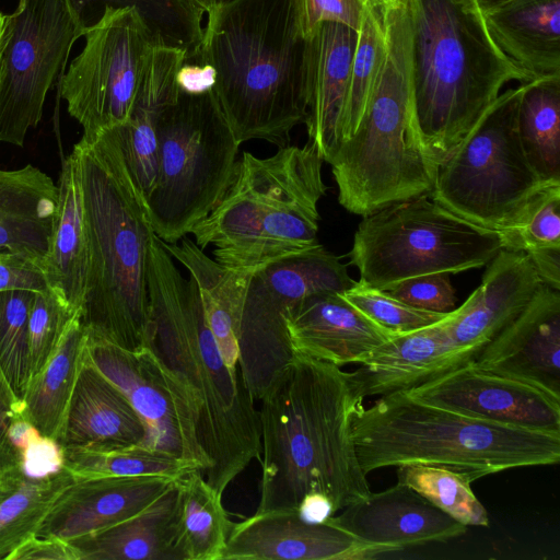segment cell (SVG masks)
<instances>
[{"mask_svg": "<svg viewBox=\"0 0 560 560\" xmlns=\"http://www.w3.org/2000/svg\"><path fill=\"white\" fill-rule=\"evenodd\" d=\"M58 185L38 167L0 170V248L44 265L58 208Z\"/></svg>", "mask_w": 560, "mask_h": 560, "instance_id": "28", "label": "cell"}, {"mask_svg": "<svg viewBox=\"0 0 560 560\" xmlns=\"http://www.w3.org/2000/svg\"><path fill=\"white\" fill-rule=\"evenodd\" d=\"M162 244L195 279L224 362L233 370L240 369L238 334L250 275L222 266L190 238L184 237L174 244L162 241Z\"/></svg>", "mask_w": 560, "mask_h": 560, "instance_id": "31", "label": "cell"}, {"mask_svg": "<svg viewBox=\"0 0 560 560\" xmlns=\"http://www.w3.org/2000/svg\"><path fill=\"white\" fill-rule=\"evenodd\" d=\"M328 163L339 203L354 214L364 217L433 189L438 164L411 105L408 0L387 1L384 54L369 103Z\"/></svg>", "mask_w": 560, "mask_h": 560, "instance_id": "8", "label": "cell"}, {"mask_svg": "<svg viewBox=\"0 0 560 560\" xmlns=\"http://www.w3.org/2000/svg\"><path fill=\"white\" fill-rule=\"evenodd\" d=\"M517 114L525 154L546 184H560V75L522 83Z\"/></svg>", "mask_w": 560, "mask_h": 560, "instance_id": "34", "label": "cell"}, {"mask_svg": "<svg viewBox=\"0 0 560 560\" xmlns=\"http://www.w3.org/2000/svg\"><path fill=\"white\" fill-rule=\"evenodd\" d=\"M176 479L162 476L74 478L36 536L71 540L119 523L152 503Z\"/></svg>", "mask_w": 560, "mask_h": 560, "instance_id": "21", "label": "cell"}, {"mask_svg": "<svg viewBox=\"0 0 560 560\" xmlns=\"http://www.w3.org/2000/svg\"><path fill=\"white\" fill-rule=\"evenodd\" d=\"M82 36L60 94L83 136L92 137L128 120L151 54L163 44L133 8H106Z\"/></svg>", "mask_w": 560, "mask_h": 560, "instance_id": "13", "label": "cell"}, {"mask_svg": "<svg viewBox=\"0 0 560 560\" xmlns=\"http://www.w3.org/2000/svg\"><path fill=\"white\" fill-rule=\"evenodd\" d=\"M357 456L368 475L384 467L432 465L472 482L503 470L555 465L560 432L532 430L460 415L400 390L361 407L352 422Z\"/></svg>", "mask_w": 560, "mask_h": 560, "instance_id": "7", "label": "cell"}, {"mask_svg": "<svg viewBox=\"0 0 560 560\" xmlns=\"http://www.w3.org/2000/svg\"><path fill=\"white\" fill-rule=\"evenodd\" d=\"M5 560H79V556L67 540L35 536L16 548Z\"/></svg>", "mask_w": 560, "mask_h": 560, "instance_id": "48", "label": "cell"}, {"mask_svg": "<svg viewBox=\"0 0 560 560\" xmlns=\"http://www.w3.org/2000/svg\"><path fill=\"white\" fill-rule=\"evenodd\" d=\"M78 314L50 288L36 292L28 318L30 381L54 355L67 326Z\"/></svg>", "mask_w": 560, "mask_h": 560, "instance_id": "42", "label": "cell"}, {"mask_svg": "<svg viewBox=\"0 0 560 560\" xmlns=\"http://www.w3.org/2000/svg\"><path fill=\"white\" fill-rule=\"evenodd\" d=\"M347 267L323 245L277 260L250 275L238 334L240 370L260 400L294 359L285 318L306 299L355 284Z\"/></svg>", "mask_w": 560, "mask_h": 560, "instance_id": "12", "label": "cell"}, {"mask_svg": "<svg viewBox=\"0 0 560 560\" xmlns=\"http://www.w3.org/2000/svg\"><path fill=\"white\" fill-rule=\"evenodd\" d=\"M306 45L308 142L324 162L341 143V124L348 100L357 32L346 25L324 22Z\"/></svg>", "mask_w": 560, "mask_h": 560, "instance_id": "23", "label": "cell"}, {"mask_svg": "<svg viewBox=\"0 0 560 560\" xmlns=\"http://www.w3.org/2000/svg\"><path fill=\"white\" fill-rule=\"evenodd\" d=\"M364 398L350 372L296 354L260 399V499L256 512L295 510L324 494L335 514L366 498L352 422Z\"/></svg>", "mask_w": 560, "mask_h": 560, "instance_id": "2", "label": "cell"}, {"mask_svg": "<svg viewBox=\"0 0 560 560\" xmlns=\"http://www.w3.org/2000/svg\"><path fill=\"white\" fill-rule=\"evenodd\" d=\"M560 397V292L542 283L536 294L472 361Z\"/></svg>", "mask_w": 560, "mask_h": 560, "instance_id": "19", "label": "cell"}, {"mask_svg": "<svg viewBox=\"0 0 560 560\" xmlns=\"http://www.w3.org/2000/svg\"><path fill=\"white\" fill-rule=\"evenodd\" d=\"M411 105L439 165L511 81L527 77L497 47L477 0H408Z\"/></svg>", "mask_w": 560, "mask_h": 560, "instance_id": "5", "label": "cell"}, {"mask_svg": "<svg viewBox=\"0 0 560 560\" xmlns=\"http://www.w3.org/2000/svg\"><path fill=\"white\" fill-rule=\"evenodd\" d=\"M427 404L486 421L560 432V397L468 362L405 390Z\"/></svg>", "mask_w": 560, "mask_h": 560, "instance_id": "16", "label": "cell"}, {"mask_svg": "<svg viewBox=\"0 0 560 560\" xmlns=\"http://www.w3.org/2000/svg\"><path fill=\"white\" fill-rule=\"evenodd\" d=\"M447 317L398 334L380 346L359 369L350 372L360 395L381 397L408 390L471 362L452 345L445 329Z\"/></svg>", "mask_w": 560, "mask_h": 560, "instance_id": "25", "label": "cell"}, {"mask_svg": "<svg viewBox=\"0 0 560 560\" xmlns=\"http://www.w3.org/2000/svg\"><path fill=\"white\" fill-rule=\"evenodd\" d=\"M36 292L0 291V370L23 400L30 373L28 318Z\"/></svg>", "mask_w": 560, "mask_h": 560, "instance_id": "39", "label": "cell"}, {"mask_svg": "<svg viewBox=\"0 0 560 560\" xmlns=\"http://www.w3.org/2000/svg\"><path fill=\"white\" fill-rule=\"evenodd\" d=\"M147 282L149 348L187 409L210 462L206 480L221 494L261 455L259 413L241 370L226 365L209 327L199 288L151 234Z\"/></svg>", "mask_w": 560, "mask_h": 560, "instance_id": "1", "label": "cell"}, {"mask_svg": "<svg viewBox=\"0 0 560 560\" xmlns=\"http://www.w3.org/2000/svg\"><path fill=\"white\" fill-rule=\"evenodd\" d=\"M387 1L366 0L364 4L357 31L349 94L341 124V142L355 131L371 96L384 54Z\"/></svg>", "mask_w": 560, "mask_h": 560, "instance_id": "36", "label": "cell"}, {"mask_svg": "<svg viewBox=\"0 0 560 560\" xmlns=\"http://www.w3.org/2000/svg\"><path fill=\"white\" fill-rule=\"evenodd\" d=\"M385 553L338 526L332 516L308 522L295 510H269L234 523L221 560H366Z\"/></svg>", "mask_w": 560, "mask_h": 560, "instance_id": "17", "label": "cell"}, {"mask_svg": "<svg viewBox=\"0 0 560 560\" xmlns=\"http://www.w3.org/2000/svg\"><path fill=\"white\" fill-rule=\"evenodd\" d=\"M240 143L212 91L178 93L158 124V166L147 198L154 234L167 244L190 234L230 186Z\"/></svg>", "mask_w": 560, "mask_h": 560, "instance_id": "9", "label": "cell"}, {"mask_svg": "<svg viewBox=\"0 0 560 560\" xmlns=\"http://www.w3.org/2000/svg\"><path fill=\"white\" fill-rule=\"evenodd\" d=\"M84 30L70 0H20L7 14L0 54V141L23 147Z\"/></svg>", "mask_w": 560, "mask_h": 560, "instance_id": "14", "label": "cell"}, {"mask_svg": "<svg viewBox=\"0 0 560 560\" xmlns=\"http://www.w3.org/2000/svg\"><path fill=\"white\" fill-rule=\"evenodd\" d=\"M147 435L138 412L86 351L57 442L67 450L105 452L142 447Z\"/></svg>", "mask_w": 560, "mask_h": 560, "instance_id": "24", "label": "cell"}, {"mask_svg": "<svg viewBox=\"0 0 560 560\" xmlns=\"http://www.w3.org/2000/svg\"><path fill=\"white\" fill-rule=\"evenodd\" d=\"M487 265L480 285L445 322L454 348L472 361L525 310L544 283L523 250L502 248Z\"/></svg>", "mask_w": 560, "mask_h": 560, "instance_id": "18", "label": "cell"}, {"mask_svg": "<svg viewBox=\"0 0 560 560\" xmlns=\"http://www.w3.org/2000/svg\"><path fill=\"white\" fill-rule=\"evenodd\" d=\"M89 336L75 315L45 368L33 377L23 397L22 418L42 435L57 441L74 385L88 351Z\"/></svg>", "mask_w": 560, "mask_h": 560, "instance_id": "32", "label": "cell"}, {"mask_svg": "<svg viewBox=\"0 0 560 560\" xmlns=\"http://www.w3.org/2000/svg\"><path fill=\"white\" fill-rule=\"evenodd\" d=\"M74 480L65 467L43 478L24 475L18 488L0 502V559L36 536L59 493Z\"/></svg>", "mask_w": 560, "mask_h": 560, "instance_id": "35", "label": "cell"}, {"mask_svg": "<svg viewBox=\"0 0 560 560\" xmlns=\"http://www.w3.org/2000/svg\"><path fill=\"white\" fill-rule=\"evenodd\" d=\"M341 294L376 324L395 334L431 326L445 319L452 312L439 313L417 308L362 281L355 282Z\"/></svg>", "mask_w": 560, "mask_h": 560, "instance_id": "41", "label": "cell"}, {"mask_svg": "<svg viewBox=\"0 0 560 560\" xmlns=\"http://www.w3.org/2000/svg\"><path fill=\"white\" fill-rule=\"evenodd\" d=\"M23 477L22 469L0 476V502L18 488Z\"/></svg>", "mask_w": 560, "mask_h": 560, "instance_id": "52", "label": "cell"}, {"mask_svg": "<svg viewBox=\"0 0 560 560\" xmlns=\"http://www.w3.org/2000/svg\"><path fill=\"white\" fill-rule=\"evenodd\" d=\"M448 275L417 276L395 284L386 292L417 308L448 313L454 310L457 300Z\"/></svg>", "mask_w": 560, "mask_h": 560, "instance_id": "43", "label": "cell"}, {"mask_svg": "<svg viewBox=\"0 0 560 560\" xmlns=\"http://www.w3.org/2000/svg\"><path fill=\"white\" fill-rule=\"evenodd\" d=\"M23 409V400L14 395L0 370V476L22 469V456L9 439V428L22 418Z\"/></svg>", "mask_w": 560, "mask_h": 560, "instance_id": "46", "label": "cell"}, {"mask_svg": "<svg viewBox=\"0 0 560 560\" xmlns=\"http://www.w3.org/2000/svg\"><path fill=\"white\" fill-rule=\"evenodd\" d=\"M217 81V70L205 61H184L176 74L180 92L202 94L212 91Z\"/></svg>", "mask_w": 560, "mask_h": 560, "instance_id": "49", "label": "cell"}, {"mask_svg": "<svg viewBox=\"0 0 560 560\" xmlns=\"http://www.w3.org/2000/svg\"><path fill=\"white\" fill-rule=\"evenodd\" d=\"M63 467L74 478L162 476L178 479L196 469L182 459L144 447L115 451L67 450Z\"/></svg>", "mask_w": 560, "mask_h": 560, "instance_id": "38", "label": "cell"}, {"mask_svg": "<svg viewBox=\"0 0 560 560\" xmlns=\"http://www.w3.org/2000/svg\"><path fill=\"white\" fill-rule=\"evenodd\" d=\"M198 61L236 141L290 144L307 115L306 45L295 0H231L207 13Z\"/></svg>", "mask_w": 560, "mask_h": 560, "instance_id": "4", "label": "cell"}, {"mask_svg": "<svg viewBox=\"0 0 560 560\" xmlns=\"http://www.w3.org/2000/svg\"><path fill=\"white\" fill-rule=\"evenodd\" d=\"M178 560H221L234 522L222 504V494L199 469L177 479Z\"/></svg>", "mask_w": 560, "mask_h": 560, "instance_id": "33", "label": "cell"}, {"mask_svg": "<svg viewBox=\"0 0 560 560\" xmlns=\"http://www.w3.org/2000/svg\"><path fill=\"white\" fill-rule=\"evenodd\" d=\"M523 85L495 101L438 165L432 199L478 226L501 231L545 185L523 149L517 114Z\"/></svg>", "mask_w": 560, "mask_h": 560, "instance_id": "11", "label": "cell"}, {"mask_svg": "<svg viewBox=\"0 0 560 560\" xmlns=\"http://www.w3.org/2000/svg\"><path fill=\"white\" fill-rule=\"evenodd\" d=\"M5 18L7 14L0 12V54H1V46H2V37L4 32V25H5Z\"/></svg>", "mask_w": 560, "mask_h": 560, "instance_id": "55", "label": "cell"}, {"mask_svg": "<svg viewBox=\"0 0 560 560\" xmlns=\"http://www.w3.org/2000/svg\"><path fill=\"white\" fill-rule=\"evenodd\" d=\"M89 244L80 322L89 338L126 350L149 346L147 282L153 229L147 198L126 163L115 128L74 144Z\"/></svg>", "mask_w": 560, "mask_h": 560, "instance_id": "3", "label": "cell"}, {"mask_svg": "<svg viewBox=\"0 0 560 560\" xmlns=\"http://www.w3.org/2000/svg\"><path fill=\"white\" fill-rule=\"evenodd\" d=\"M483 18L497 47L528 82L560 75V0H512Z\"/></svg>", "mask_w": 560, "mask_h": 560, "instance_id": "27", "label": "cell"}, {"mask_svg": "<svg viewBox=\"0 0 560 560\" xmlns=\"http://www.w3.org/2000/svg\"><path fill=\"white\" fill-rule=\"evenodd\" d=\"M58 208L43 268L48 285L80 314L89 271V244L79 165L73 151L63 160Z\"/></svg>", "mask_w": 560, "mask_h": 560, "instance_id": "30", "label": "cell"}, {"mask_svg": "<svg viewBox=\"0 0 560 560\" xmlns=\"http://www.w3.org/2000/svg\"><path fill=\"white\" fill-rule=\"evenodd\" d=\"M22 471L31 478H43L63 468V447L54 439L37 435L22 451Z\"/></svg>", "mask_w": 560, "mask_h": 560, "instance_id": "47", "label": "cell"}, {"mask_svg": "<svg viewBox=\"0 0 560 560\" xmlns=\"http://www.w3.org/2000/svg\"><path fill=\"white\" fill-rule=\"evenodd\" d=\"M397 482L417 491L466 526H489L488 512L463 474L440 466L401 465L397 467Z\"/></svg>", "mask_w": 560, "mask_h": 560, "instance_id": "37", "label": "cell"}, {"mask_svg": "<svg viewBox=\"0 0 560 560\" xmlns=\"http://www.w3.org/2000/svg\"><path fill=\"white\" fill-rule=\"evenodd\" d=\"M298 512L308 522H324L335 515L331 502L320 493H313L304 498Z\"/></svg>", "mask_w": 560, "mask_h": 560, "instance_id": "50", "label": "cell"}, {"mask_svg": "<svg viewBox=\"0 0 560 560\" xmlns=\"http://www.w3.org/2000/svg\"><path fill=\"white\" fill-rule=\"evenodd\" d=\"M229 1H231V0H217V5H218V4H221V3L229 2Z\"/></svg>", "mask_w": 560, "mask_h": 560, "instance_id": "56", "label": "cell"}, {"mask_svg": "<svg viewBox=\"0 0 560 560\" xmlns=\"http://www.w3.org/2000/svg\"><path fill=\"white\" fill-rule=\"evenodd\" d=\"M195 7L201 9L205 13H208L217 5V0H187Z\"/></svg>", "mask_w": 560, "mask_h": 560, "instance_id": "54", "label": "cell"}, {"mask_svg": "<svg viewBox=\"0 0 560 560\" xmlns=\"http://www.w3.org/2000/svg\"><path fill=\"white\" fill-rule=\"evenodd\" d=\"M39 434L40 432L23 418L14 420L9 428V439L20 453Z\"/></svg>", "mask_w": 560, "mask_h": 560, "instance_id": "51", "label": "cell"}, {"mask_svg": "<svg viewBox=\"0 0 560 560\" xmlns=\"http://www.w3.org/2000/svg\"><path fill=\"white\" fill-rule=\"evenodd\" d=\"M323 162L311 142L278 148L268 158L244 151L224 195L192 229L194 242L212 247L222 266L248 275L319 245Z\"/></svg>", "mask_w": 560, "mask_h": 560, "instance_id": "6", "label": "cell"}, {"mask_svg": "<svg viewBox=\"0 0 560 560\" xmlns=\"http://www.w3.org/2000/svg\"><path fill=\"white\" fill-rule=\"evenodd\" d=\"M88 355L144 422L148 435L142 447L182 459L205 475L210 462L198 444L187 409L151 349L130 351L89 338Z\"/></svg>", "mask_w": 560, "mask_h": 560, "instance_id": "15", "label": "cell"}, {"mask_svg": "<svg viewBox=\"0 0 560 560\" xmlns=\"http://www.w3.org/2000/svg\"><path fill=\"white\" fill-rule=\"evenodd\" d=\"M366 0H295L300 30L305 38L324 22L359 28Z\"/></svg>", "mask_w": 560, "mask_h": 560, "instance_id": "44", "label": "cell"}, {"mask_svg": "<svg viewBox=\"0 0 560 560\" xmlns=\"http://www.w3.org/2000/svg\"><path fill=\"white\" fill-rule=\"evenodd\" d=\"M49 289L43 265L28 256L0 248V291Z\"/></svg>", "mask_w": 560, "mask_h": 560, "instance_id": "45", "label": "cell"}, {"mask_svg": "<svg viewBox=\"0 0 560 560\" xmlns=\"http://www.w3.org/2000/svg\"><path fill=\"white\" fill-rule=\"evenodd\" d=\"M512 0H477V3L481 10V12L485 14V13H488L497 8H500L504 4H506L508 2H510Z\"/></svg>", "mask_w": 560, "mask_h": 560, "instance_id": "53", "label": "cell"}, {"mask_svg": "<svg viewBox=\"0 0 560 560\" xmlns=\"http://www.w3.org/2000/svg\"><path fill=\"white\" fill-rule=\"evenodd\" d=\"M502 248L499 231L470 223L420 195L364 215L350 257L360 281L386 291L417 276L482 267Z\"/></svg>", "mask_w": 560, "mask_h": 560, "instance_id": "10", "label": "cell"}, {"mask_svg": "<svg viewBox=\"0 0 560 560\" xmlns=\"http://www.w3.org/2000/svg\"><path fill=\"white\" fill-rule=\"evenodd\" d=\"M499 233L503 248L523 250L528 256L560 248V184L540 188Z\"/></svg>", "mask_w": 560, "mask_h": 560, "instance_id": "40", "label": "cell"}, {"mask_svg": "<svg viewBox=\"0 0 560 560\" xmlns=\"http://www.w3.org/2000/svg\"><path fill=\"white\" fill-rule=\"evenodd\" d=\"M177 479L137 514L68 540L79 560H178Z\"/></svg>", "mask_w": 560, "mask_h": 560, "instance_id": "29", "label": "cell"}, {"mask_svg": "<svg viewBox=\"0 0 560 560\" xmlns=\"http://www.w3.org/2000/svg\"><path fill=\"white\" fill-rule=\"evenodd\" d=\"M185 59V50L156 45L128 120L113 127L128 168L145 198L156 175L158 124L163 110L178 96L176 74Z\"/></svg>", "mask_w": 560, "mask_h": 560, "instance_id": "26", "label": "cell"}, {"mask_svg": "<svg viewBox=\"0 0 560 560\" xmlns=\"http://www.w3.org/2000/svg\"><path fill=\"white\" fill-rule=\"evenodd\" d=\"M334 522L365 544L388 553L462 536L459 523L411 488L395 486L341 510Z\"/></svg>", "mask_w": 560, "mask_h": 560, "instance_id": "20", "label": "cell"}, {"mask_svg": "<svg viewBox=\"0 0 560 560\" xmlns=\"http://www.w3.org/2000/svg\"><path fill=\"white\" fill-rule=\"evenodd\" d=\"M296 354L342 366L363 363L395 334L368 317L340 292L313 295L285 318Z\"/></svg>", "mask_w": 560, "mask_h": 560, "instance_id": "22", "label": "cell"}]
</instances>
